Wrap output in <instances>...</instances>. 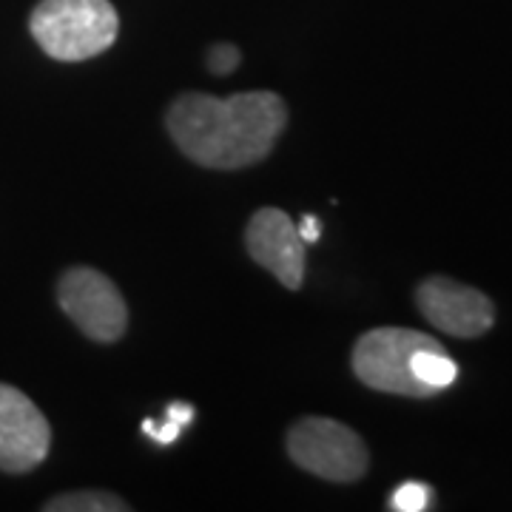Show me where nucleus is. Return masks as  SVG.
Returning <instances> with one entry per match:
<instances>
[{
	"mask_svg": "<svg viewBox=\"0 0 512 512\" xmlns=\"http://www.w3.org/2000/svg\"><path fill=\"white\" fill-rule=\"evenodd\" d=\"M46 512H126L128 504L123 498L97 490H80V493L55 495L43 504Z\"/></svg>",
	"mask_w": 512,
	"mask_h": 512,
	"instance_id": "9d476101",
	"label": "nucleus"
},
{
	"mask_svg": "<svg viewBox=\"0 0 512 512\" xmlns=\"http://www.w3.org/2000/svg\"><path fill=\"white\" fill-rule=\"evenodd\" d=\"M52 447V427L18 387L0 382V470L29 473Z\"/></svg>",
	"mask_w": 512,
	"mask_h": 512,
	"instance_id": "0eeeda50",
	"label": "nucleus"
},
{
	"mask_svg": "<svg viewBox=\"0 0 512 512\" xmlns=\"http://www.w3.org/2000/svg\"><path fill=\"white\" fill-rule=\"evenodd\" d=\"M37 46L60 63L109 52L120 32L111 0H40L29 18Z\"/></svg>",
	"mask_w": 512,
	"mask_h": 512,
	"instance_id": "f03ea898",
	"label": "nucleus"
},
{
	"mask_svg": "<svg viewBox=\"0 0 512 512\" xmlns=\"http://www.w3.org/2000/svg\"><path fill=\"white\" fill-rule=\"evenodd\" d=\"M245 245L254 262L268 268L288 288L299 291L305 282V242L296 231V222L279 208H259L248 228Z\"/></svg>",
	"mask_w": 512,
	"mask_h": 512,
	"instance_id": "6e6552de",
	"label": "nucleus"
},
{
	"mask_svg": "<svg viewBox=\"0 0 512 512\" xmlns=\"http://www.w3.org/2000/svg\"><path fill=\"white\" fill-rule=\"evenodd\" d=\"M413 373L430 393H439L456 382L458 367L444 348H424L413 356Z\"/></svg>",
	"mask_w": 512,
	"mask_h": 512,
	"instance_id": "1a4fd4ad",
	"label": "nucleus"
},
{
	"mask_svg": "<svg viewBox=\"0 0 512 512\" xmlns=\"http://www.w3.org/2000/svg\"><path fill=\"white\" fill-rule=\"evenodd\" d=\"M288 453L293 464L302 467L305 473L339 484L359 481L370 464L365 441L359 439V433L350 430L348 424L322 416H308L293 424L288 433Z\"/></svg>",
	"mask_w": 512,
	"mask_h": 512,
	"instance_id": "20e7f679",
	"label": "nucleus"
},
{
	"mask_svg": "<svg viewBox=\"0 0 512 512\" xmlns=\"http://www.w3.org/2000/svg\"><path fill=\"white\" fill-rule=\"evenodd\" d=\"M285 123L288 106L274 92H239L225 100L188 92L165 114V126L185 157L217 171L265 160Z\"/></svg>",
	"mask_w": 512,
	"mask_h": 512,
	"instance_id": "f257e3e1",
	"label": "nucleus"
},
{
	"mask_svg": "<svg viewBox=\"0 0 512 512\" xmlns=\"http://www.w3.org/2000/svg\"><path fill=\"white\" fill-rule=\"evenodd\" d=\"M66 316L94 342H117L128 328V308L117 285L94 268H72L57 282Z\"/></svg>",
	"mask_w": 512,
	"mask_h": 512,
	"instance_id": "39448f33",
	"label": "nucleus"
},
{
	"mask_svg": "<svg viewBox=\"0 0 512 512\" xmlns=\"http://www.w3.org/2000/svg\"><path fill=\"white\" fill-rule=\"evenodd\" d=\"M239 60H242V55H239L237 46H231V43H217V46L208 52V69L214 74H220V77H225V74H231L237 69Z\"/></svg>",
	"mask_w": 512,
	"mask_h": 512,
	"instance_id": "f8f14e48",
	"label": "nucleus"
},
{
	"mask_svg": "<svg viewBox=\"0 0 512 512\" xmlns=\"http://www.w3.org/2000/svg\"><path fill=\"white\" fill-rule=\"evenodd\" d=\"M296 231H299V237H302V242H305V245H308V242H316V239H319V234H322L319 220H316L313 214H305V217H302V222L296 225Z\"/></svg>",
	"mask_w": 512,
	"mask_h": 512,
	"instance_id": "4468645a",
	"label": "nucleus"
},
{
	"mask_svg": "<svg viewBox=\"0 0 512 512\" xmlns=\"http://www.w3.org/2000/svg\"><path fill=\"white\" fill-rule=\"evenodd\" d=\"M168 419H174L177 424H191L194 421V407L191 404H183V402H174L171 407H168V413H165Z\"/></svg>",
	"mask_w": 512,
	"mask_h": 512,
	"instance_id": "2eb2a0df",
	"label": "nucleus"
},
{
	"mask_svg": "<svg viewBox=\"0 0 512 512\" xmlns=\"http://www.w3.org/2000/svg\"><path fill=\"white\" fill-rule=\"evenodd\" d=\"M416 305L424 319L447 336L476 339L495 325V308L490 296L450 276H430L416 291Z\"/></svg>",
	"mask_w": 512,
	"mask_h": 512,
	"instance_id": "423d86ee",
	"label": "nucleus"
},
{
	"mask_svg": "<svg viewBox=\"0 0 512 512\" xmlns=\"http://www.w3.org/2000/svg\"><path fill=\"white\" fill-rule=\"evenodd\" d=\"M424 348H444L439 339L407 328H376L359 336L353 348V373L379 393L410 399L433 396L413 373V356Z\"/></svg>",
	"mask_w": 512,
	"mask_h": 512,
	"instance_id": "7ed1b4c3",
	"label": "nucleus"
},
{
	"mask_svg": "<svg viewBox=\"0 0 512 512\" xmlns=\"http://www.w3.org/2000/svg\"><path fill=\"white\" fill-rule=\"evenodd\" d=\"M180 430H183V424H177L174 419H165V424H154L151 419L143 421V433L157 444H174L180 439Z\"/></svg>",
	"mask_w": 512,
	"mask_h": 512,
	"instance_id": "ddd939ff",
	"label": "nucleus"
},
{
	"mask_svg": "<svg viewBox=\"0 0 512 512\" xmlns=\"http://www.w3.org/2000/svg\"><path fill=\"white\" fill-rule=\"evenodd\" d=\"M430 507V487L419 481H404L396 493L390 495V510L396 512H421Z\"/></svg>",
	"mask_w": 512,
	"mask_h": 512,
	"instance_id": "9b49d317",
	"label": "nucleus"
}]
</instances>
